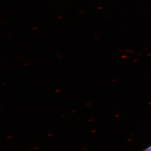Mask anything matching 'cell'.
Here are the masks:
<instances>
[{"mask_svg":"<svg viewBox=\"0 0 151 151\" xmlns=\"http://www.w3.org/2000/svg\"><path fill=\"white\" fill-rule=\"evenodd\" d=\"M12 136H9L8 137H7V138L8 139H10L11 138H12Z\"/></svg>","mask_w":151,"mask_h":151,"instance_id":"cell-2","label":"cell"},{"mask_svg":"<svg viewBox=\"0 0 151 151\" xmlns=\"http://www.w3.org/2000/svg\"><path fill=\"white\" fill-rule=\"evenodd\" d=\"M50 135H48V136L49 137V136H52V134H50Z\"/></svg>","mask_w":151,"mask_h":151,"instance_id":"cell-4","label":"cell"},{"mask_svg":"<svg viewBox=\"0 0 151 151\" xmlns=\"http://www.w3.org/2000/svg\"><path fill=\"white\" fill-rule=\"evenodd\" d=\"M141 151H151V145L150 146L147 147V148L145 149L144 150Z\"/></svg>","mask_w":151,"mask_h":151,"instance_id":"cell-1","label":"cell"},{"mask_svg":"<svg viewBox=\"0 0 151 151\" xmlns=\"http://www.w3.org/2000/svg\"><path fill=\"white\" fill-rule=\"evenodd\" d=\"M39 148V147H36V148H35V150H37V149H38Z\"/></svg>","mask_w":151,"mask_h":151,"instance_id":"cell-3","label":"cell"}]
</instances>
